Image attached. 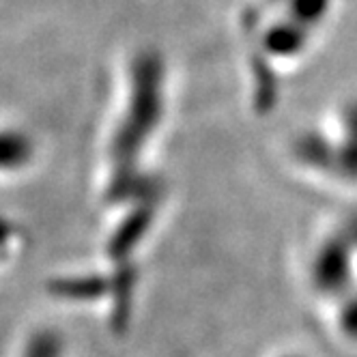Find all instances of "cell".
Listing matches in <instances>:
<instances>
[{"label":"cell","instance_id":"1","mask_svg":"<svg viewBox=\"0 0 357 357\" xmlns=\"http://www.w3.org/2000/svg\"><path fill=\"white\" fill-rule=\"evenodd\" d=\"M29 155L31 142L26 138L11 132L0 134V170L22 166L24 162H29Z\"/></svg>","mask_w":357,"mask_h":357},{"label":"cell","instance_id":"2","mask_svg":"<svg viewBox=\"0 0 357 357\" xmlns=\"http://www.w3.org/2000/svg\"><path fill=\"white\" fill-rule=\"evenodd\" d=\"M61 353H63V342L59 334H54V331H41V334H37L31 340L24 357H61Z\"/></svg>","mask_w":357,"mask_h":357},{"label":"cell","instance_id":"3","mask_svg":"<svg viewBox=\"0 0 357 357\" xmlns=\"http://www.w3.org/2000/svg\"><path fill=\"white\" fill-rule=\"evenodd\" d=\"M340 325L349 338L357 340V297L344 305V310L340 314Z\"/></svg>","mask_w":357,"mask_h":357},{"label":"cell","instance_id":"4","mask_svg":"<svg viewBox=\"0 0 357 357\" xmlns=\"http://www.w3.org/2000/svg\"><path fill=\"white\" fill-rule=\"evenodd\" d=\"M5 226H7L5 222H0V241H3V239L7 237V233H9V231H7V228H5Z\"/></svg>","mask_w":357,"mask_h":357},{"label":"cell","instance_id":"5","mask_svg":"<svg viewBox=\"0 0 357 357\" xmlns=\"http://www.w3.org/2000/svg\"><path fill=\"white\" fill-rule=\"evenodd\" d=\"M287 357H297V355H287Z\"/></svg>","mask_w":357,"mask_h":357}]
</instances>
